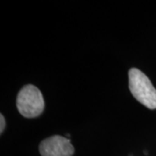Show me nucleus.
Masks as SVG:
<instances>
[{
  "label": "nucleus",
  "instance_id": "obj_2",
  "mask_svg": "<svg viewBox=\"0 0 156 156\" xmlns=\"http://www.w3.org/2000/svg\"><path fill=\"white\" fill-rule=\"evenodd\" d=\"M17 107L23 116H39L44 109V100L41 91L33 85L24 86L17 95Z\"/></svg>",
  "mask_w": 156,
  "mask_h": 156
},
{
  "label": "nucleus",
  "instance_id": "obj_1",
  "mask_svg": "<svg viewBox=\"0 0 156 156\" xmlns=\"http://www.w3.org/2000/svg\"><path fill=\"white\" fill-rule=\"evenodd\" d=\"M129 89L136 100L149 109L156 108V89L149 78L138 69L128 71Z\"/></svg>",
  "mask_w": 156,
  "mask_h": 156
},
{
  "label": "nucleus",
  "instance_id": "obj_3",
  "mask_svg": "<svg viewBox=\"0 0 156 156\" xmlns=\"http://www.w3.org/2000/svg\"><path fill=\"white\" fill-rule=\"evenodd\" d=\"M39 151L42 156H72L75 149L69 138L53 135L40 143Z\"/></svg>",
  "mask_w": 156,
  "mask_h": 156
},
{
  "label": "nucleus",
  "instance_id": "obj_4",
  "mask_svg": "<svg viewBox=\"0 0 156 156\" xmlns=\"http://www.w3.org/2000/svg\"><path fill=\"white\" fill-rule=\"evenodd\" d=\"M0 124H1V126H0V133L2 134L4 132V130H5V117H4V115L2 114L0 115Z\"/></svg>",
  "mask_w": 156,
  "mask_h": 156
}]
</instances>
